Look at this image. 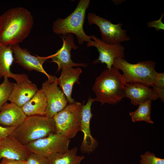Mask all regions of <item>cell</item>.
Returning <instances> with one entry per match:
<instances>
[{"instance_id":"cell-1","label":"cell","mask_w":164,"mask_h":164,"mask_svg":"<svg viewBox=\"0 0 164 164\" xmlns=\"http://www.w3.org/2000/svg\"><path fill=\"white\" fill-rule=\"evenodd\" d=\"M33 24L32 15L26 9H9L0 15V43L6 46L19 44L29 35Z\"/></svg>"},{"instance_id":"cell-2","label":"cell","mask_w":164,"mask_h":164,"mask_svg":"<svg viewBox=\"0 0 164 164\" xmlns=\"http://www.w3.org/2000/svg\"><path fill=\"white\" fill-rule=\"evenodd\" d=\"M126 83L119 70L112 67L104 70L96 79L92 90L96 97L94 101L114 104L120 102L125 97Z\"/></svg>"},{"instance_id":"cell-3","label":"cell","mask_w":164,"mask_h":164,"mask_svg":"<svg viewBox=\"0 0 164 164\" xmlns=\"http://www.w3.org/2000/svg\"><path fill=\"white\" fill-rule=\"evenodd\" d=\"M55 132V126L53 118L45 115H32L27 116L10 135L26 145Z\"/></svg>"},{"instance_id":"cell-4","label":"cell","mask_w":164,"mask_h":164,"mask_svg":"<svg viewBox=\"0 0 164 164\" xmlns=\"http://www.w3.org/2000/svg\"><path fill=\"white\" fill-rule=\"evenodd\" d=\"M90 2V0H80L75 10L69 15L64 19H57L53 23V32L62 35L73 34L76 36L80 44L85 42H91L90 36L85 33L83 29L86 11Z\"/></svg>"},{"instance_id":"cell-5","label":"cell","mask_w":164,"mask_h":164,"mask_svg":"<svg viewBox=\"0 0 164 164\" xmlns=\"http://www.w3.org/2000/svg\"><path fill=\"white\" fill-rule=\"evenodd\" d=\"M155 62L147 60L132 64L124 58H117L112 67L121 70L126 84L154 86L158 74L155 69Z\"/></svg>"},{"instance_id":"cell-6","label":"cell","mask_w":164,"mask_h":164,"mask_svg":"<svg viewBox=\"0 0 164 164\" xmlns=\"http://www.w3.org/2000/svg\"><path fill=\"white\" fill-rule=\"evenodd\" d=\"M83 104L74 101L69 104L53 117L56 132L69 139L74 138L80 131V121Z\"/></svg>"},{"instance_id":"cell-7","label":"cell","mask_w":164,"mask_h":164,"mask_svg":"<svg viewBox=\"0 0 164 164\" xmlns=\"http://www.w3.org/2000/svg\"><path fill=\"white\" fill-rule=\"evenodd\" d=\"M87 17L89 25L95 24L98 26L101 40L104 43L108 44H119L130 39L127 31L122 29V23L114 24L110 21L93 13H88Z\"/></svg>"},{"instance_id":"cell-8","label":"cell","mask_w":164,"mask_h":164,"mask_svg":"<svg viewBox=\"0 0 164 164\" xmlns=\"http://www.w3.org/2000/svg\"><path fill=\"white\" fill-rule=\"evenodd\" d=\"M70 139L56 132L27 144L31 152L47 157L56 153H64L68 150Z\"/></svg>"},{"instance_id":"cell-9","label":"cell","mask_w":164,"mask_h":164,"mask_svg":"<svg viewBox=\"0 0 164 164\" xmlns=\"http://www.w3.org/2000/svg\"><path fill=\"white\" fill-rule=\"evenodd\" d=\"M57 78L53 81H45L41 89L47 101L45 116L51 118L63 109L68 103L65 95L58 87Z\"/></svg>"},{"instance_id":"cell-10","label":"cell","mask_w":164,"mask_h":164,"mask_svg":"<svg viewBox=\"0 0 164 164\" xmlns=\"http://www.w3.org/2000/svg\"><path fill=\"white\" fill-rule=\"evenodd\" d=\"M90 36L93 40L87 43V46L96 47L99 53L98 58L94 61V63H104L107 69L110 70L112 67L115 59L124 58L125 48L121 43L108 44L94 35Z\"/></svg>"},{"instance_id":"cell-11","label":"cell","mask_w":164,"mask_h":164,"mask_svg":"<svg viewBox=\"0 0 164 164\" xmlns=\"http://www.w3.org/2000/svg\"><path fill=\"white\" fill-rule=\"evenodd\" d=\"M9 46L12 50L16 62L24 68L29 71L34 70L43 73L50 81L54 80L56 78V77L48 74L43 67V63L50 58V56L44 57L33 56L26 49L22 48L19 44Z\"/></svg>"},{"instance_id":"cell-12","label":"cell","mask_w":164,"mask_h":164,"mask_svg":"<svg viewBox=\"0 0 164 164\" xmlns=\"http://www.w3.org/2000/svg\"><path fill=\"white\" fill-rule=\"evenodd\" d=\"M61 37L63 41L61 47L56 53L49 56L50 58L52 60L51 62L56 63L57 65V72L67 67H87L86 63H75L71 59V50L72 49L75 50L78 48L75 44L72 34L62 35Z\"/></svg>"},{"instance_id":"cell-13","label":"cell","mask_w":164,"mask_h":164,"mask_svg":"<svg viewBox=\"0 0 164 164\" xmlns=\"http://www.w3.org/2000/svg\"><path fill=\"white\" fill-rule=\"evenodd\" d=\"M94 99L89 97L87 103L83 104L80 118V131L84 134L83 141L81 144V151L89 153L94 150L98 145V142L92 136L90 128V120L93 114L91 107Z\"/></svg>"},{"instance_id":"cell-14","label":"cell","mask_w":164,"mask_h":164,"mask_svg":"<svg viewBox=\"0 0 164 164\" xmlns=\"http://www.w3.org/2000/svg\"><path fill=\"white\" fill-rule=\"evenodd\" d=\"M30 153L26 145L10 135L0 141V161L3 159L26 161Z\"/></svg>"},{"instance_id":"cell-15","label":"cell","mask_w":164,"mask_h":164,"mask_svg":"<svg viewBox=\"0 0 164 164\" xmlns=\"http://www.w3.org/2000/svg\"><path fill=\"white\" fill-rule=\"evenodd\" d=\"M38 89L28 77L13 83L9 101L22 107L33 96Z\"/></svg>"},{"instance_id":"cell-16","label":"cell","mask_w":164,"mask_h":164,"mask_svg":"<svg viewBox=\"0 0 164 164\" xmlns=\"http://www.w3.org/2000/svg\"><path fill=\"white\" fill-rule=\"evenodd\" d=\"M124 97L129 98L132 104L135 106L159 98L156 92L149 86L128 83L125 84Z\"/></svg>"},{"instance_id":"cell-17","label":"cell","mask_w":164,"mask_h":164,"mask_svg":"<svg viewBox=\"0 0 164 164\" xmlns=\"http://www.w3.org/2000/svg\"><path fill=\"white\" fill-rule=\"evenodd\" d=\"M82 72L79 67L75 68L72 67H64L61 70L60 77L57 78V83L62 89L69 104L75 101L71 97L73 87L75 83L80 84L78 80Z\"/></svg>"},{"instance_id":"cell-18","label":"cell","mask_w":164,"mask_h":164,"mask_svg":"<svg viewBox=\"0 0 164 164\" xmlns=\"http://www.w3.org/2000/svg\"><path fill=\"white\" fill-rule=\"evenodd\" d=\"M27 116L21 107L14 103H6L0 111V125L5 127L18 126Z\"/></svg>"},{"instance_id":"cell-19","label":"cell","mask_w":164,"mask_h":164,"mask_svg":"<svg viewBox=\"0 0 164 164\" xmlns=\"http://www.w3.org/2000/svg\"><path fill=\"white\" fill-rule=\"evenodd\" d=\"M14 60L12 50L9 46L0 43V79L12 78L17 82L28 77L25 74H15L11 71L10 68Z\"/></svg>"},{"instance_id":"cell-20","label":"cell","mask_w":164,"mask_h":164,"mask_svg":"<svg viewBox=\"0 0 164 164\" xmlns=\"http://www.w3.org/2000/svg\"><path fill=\"white\" fill-rule=\"evenodd\" d=\"M46 107V98L41 89L38 90L31 99L21 107L27 116L45 115Z\"/></svg>"},{"instance_id":"cell-21","label":"cell","mask_w":164,"mask_h":164,"mask_svg":"<svg viewBox=\"0 0 164 164\" xmlns=\"http://www.w3.org/2000/svg\"><path fill=\"white\" fill-rule=\"evenodd\" d=\"M76 147L68 150L64 153H56L47 157L49 164H80L84 158L83 156L77 155Z\"/></svg>"},{"instance_id":"cell-22","label":"cell","mask_w":164,"mask_h":164,"mask_svg":"<svg viewBox=\"0 0 164 164\" xmlns=\"http://www.w3.org/2000/svg\"><path fill=\"white\" fill-rule=\"evenodd\" d=\"M151 102L152 101H149L141 104L135 111L129 113L133 122L142 121L154 123L150 116Z\"/></svg>"},{"instance_id":"cell-23","label":"cell","mask_w":164,"mask_h":164,"mask_svg":"<svg viewBox=\"0 0 164 164\" xmlns=\"http://www.w3.org/2000/svg\"><path fill=\"white\" fill-rule=\"evenodd\" d=\"M4 78L3 81L0 84V111L9 100L13 84V83L10 81L9 78Z\"/></svg>"},{"instance_id":"cell-24","label":"cell","mask_w":164,"mask_h":164,"mask_svg":"<svg viewBox=\"0 0 164 164\" xmlns=\"http://www.w3.org/2000/svg\"><path fill=\"white\" fill-rule=\"evenodd\" d=\"M141 164H164V159L158 157L152 153L147 151L140 156Z\"/></svg>"},{"instance_id":"cell-25","label":"cell","mask_w":164,"mask_h":164,"mask_svg":"<svg viewBox=\"0 0 164 164\" xmlns=\"http://www.w3.org/2000/svg\"><path fill=\"white\" fill-rule=\"evenodd\" d=\"M26 161V164H49L47 157L32 152Z\"/></svg>"},{"instance_id":"cell-26","label":"cell","mask_w":164,"mask_h":164,"mask_svg":"<svg viewBox=\"0 0 164 164\" xmlns=\"http://www.w3.org/2000/svg\"><path fill=\"white\" fill-rule=\"evenodd\" d=\"M16 126L5 127L0 125V141L12 133Z\"/></svg>"},{"instance_id":"cell-27","label":"cell","mask_w":164,"mask_h":164,"mask_svg":"<svg viewBox=\"0 0 164 164\" xmlns=\"http://www.w3.org/2000/svg\"><path fill=\"white\" fill-rule=\"evenodd\" d=\"M164 13L162 15L161 17L157 20L153 21L147 23L149 27H154L156 31L160 29L164 30V24L162 22V19L164 15Z\"/></svg>"},{"instance_id":"cell-28","label":"cell","mask_w":164,"mask_h":164,"mask_svg":"<svg viewBox=\"0 0 164 164\" xmlns=\"http://www.w3.org/2000/svg\"><path fill=\"white\" fill-rule=\"evenodd\" d=\"M154 86L156 87L164 89V73H158Z\"/></svg>"},{"instance_id":"cell-29","label":"cell","mask_w":164,"mask_h":164,"mask_svg":"<svg viewBox=\"0 0 164 164\" xmlns=\"http://www.w3.org/2000/svg\"><path fill=\"white\" fill-rule=\"evenodd\" d=\"M0 164H26V161L3 159L0 161Z\"/></svg>"},{"instance_id":"cell-30","label":"cell","mask_w":164,"mask_h":164,"mask_svg":"<svg viewBox=\"0 0 164 164\" xmlns=\"http://www.w3.org/2000/svg\"><path fill=\"white\" fill-rule=\"evenodd\" d=\"M152 89L156 92L159 98H161L162 101L164 100V89H162L153 86Z\"/></svg>"}]
</instances>
